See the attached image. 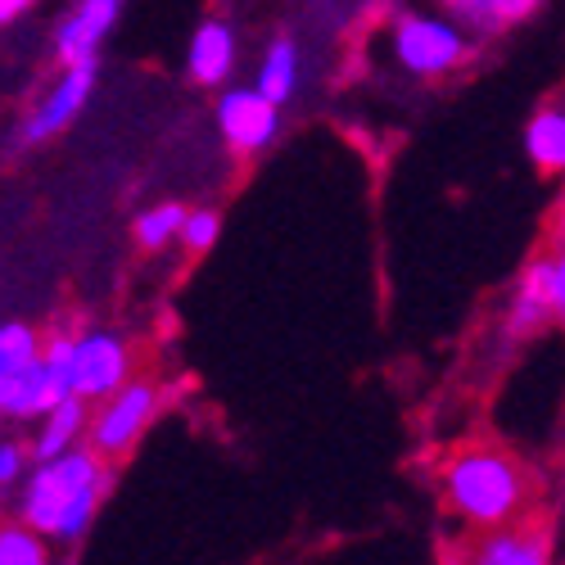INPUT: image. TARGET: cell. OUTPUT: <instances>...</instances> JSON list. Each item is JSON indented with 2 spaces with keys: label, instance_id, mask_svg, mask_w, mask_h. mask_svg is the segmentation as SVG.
<instances>
[{
  "label": "cell",
  "instance_id": "obj_1",
  "mask_svg": "<svg viewBox=\"0 0 565 565\" xmlns=\"http://www.w3.org/2000/svg\"><path fill=\"white\" fill-rule=\"evenodd\" d=\"M109 484H114V461L77 444L51 461H32L28 480L14 489V515L55 547H77L96 525Z\"/></svg>",
  "mask_w": 565,
  "mask_h": 565
},
{
  "label": "cell",
  "instance_id": "obj_2",
  "mask_svg": "<svg viewBox=\"0 0 565 565\" xmlns=\"http://www.w3.org/2000/svg\"><path fill=\"white\" fill-rule=\"evenodd\" d=\"M439 498L470 534L521 525L534 502L530 466L502 444H461L439 466Z\"/></svg>",
  "mask_w": 565,
  "mask_h": 565
},
{
  "label": "cell",
  "instance_id": "obj_3",
  "mask_svg": "<svg viewBox=\"0 0 565 565\" xmlns=\"http://www.w3.org/2000/svg\"><path fill=\"white\" fill-rule=\"evenodd\" d=\"M381 51L407 82H444L476 64L480 41L435 6H398L381 28Z\"/></svg>",
  "mask_w": 565,
  "mask_h": 565
},
{
  "label": "cell",
  "instance_id": "obj_4",
  "mask_svg": "<svg viewBox=\"0 0 565 565\" xmlns=\"http://www.w3.org/2000/svg\"><path fill=\"white\" fill-rule=\"evenodd\" d=\"M159 412H163V385L154 375L136 371L118 394H109L105 403L90 407L86 448H96L105 461H122L140 439H146V430L159 420Z\"/></svg>",
  "mask_w": 565,
  "mask_h": 565
},
{
  "label": "cell",
  "instance_id": "obj_5",
  "mask_svg": "<svg viewBox=\"0 0 565 565\" xmlns=\"http://www.w3.org/2000/svg\"><path fill=\"white\" fill-rule=\"evenodd\" d=\"M136 375V349L122 331L109 326H86L73 331V358H68V394L86 398L90 407L118 394Z\"/></svg>",
  "mask_w": 565,
  "mask_h": 565
},
{
  "label": "cell",
  "instance_id": "obj_6",
  "mask_svg": "<svg viewBox=\"0 0 565 565\" xmlns=\"http://www.w3.org/2000/svg\"><path fill=\"white\" fill-rule=\"evenodd\" d=\"M213 122H217L222 146L235 159H258L276 146L280 127H286V109L271 105L254 82H231L213 100Z\"/></svg>",
  "mask_w": 565,
  "mask_h": 565
},
{
  "label": "cell",
  "instance_id": "obj_7",
  "mask_svg": "<svg viewBox=\"0 0 565 565\" xmlns=\"http://www.w3.org/2000/svg\"><path fill=\"white\" fill-rule=\"evenodd\" d=\"M96 86H100V60L60 64V77L41 90L36 105L28 109V118L19 122V146L23 150H36V146H45V140L64 136L82 118V109L90 105Z\"/></svg>",
  "mask_w": 565,
  "mask_h": 565
},
{
  "label": "cell",
  "instance_id": "obj_8",
  "mask_svg": "<svg viewBox=\"0 0 565 565\" xmlns=\"http://www.w3.org/2000/svg\"><path fill=\"white\" fill-rule=\"evenodd\" d=\"M235 68H241V28L226 14L200 19L191 41H185V77L217 96L222 86L235 82Z\"/></svg>",
  "mask_w": 565,
  "mask_h": 565
},
{
  "label": "cell",
  "instance_id": "obj_9",
  "mask_svg": "<svg viewBox=\"0 0 565 565\" xmlns=\"http://www.w3.org/2000/svg\"><path fill=\"white\" fill-rule=\"evenodd\" d=\"M127 0H73L68 14L55 28V64H77V60H100L105 41L114 36L118 19H122Z\"/></svg>",
  "mask_w": 565,
  "mask_h": 565
},
{
  "label": "cell",
  "instance_id": "obj_10",
  "mask_svg": "<svg viewBox=\"0 0 565 565\" xmlns=\"http://www.w3.org/2000/svg\"><path fill=\"white\" fill-rule=\"evenodd\" d=\"M547 326H556L552 317V290H547V263L543 254L525 267V276L515 280V290L502 308V321H498V340L502 344H525L534 340L539 331H547Z\"/></svg>",
  "mask_w": 565,
  "mask_h": 565
},
{
  "label": "cell",
  "instance_id": "obj_11",
  "mask_svg": "<svg viewBox=\"0 0 565 565\" xmlns=\"http://www.w3.org/2000/svg\"><path fill=\"white\" fill-rule=\"evenodd\" d=\"M466 565H556L552 539L539 525H502L466 543Z\"/></svg>",
  "mask_w": 565,
  "mask_h": 565
},
{
  "label": "cell",
  "instance_id": "obj_12",
  "mask_svg": "<svg viewBox=\"0 0 565 565\" xmlns=\"http://www.w3.org/2000/svg\"><path fill=\"white\" fill-rule=\"evenodd\" d=\"M430 6L457 19L476 41H498L521 23H530L543 10V0H430Z\"/></svg>",
  "mask_w": 565,
  "mask_h": 565
},
{
  "label": "cell",
  "instance_id": "obj_13",
  "mask_svg": "<svg viewBox=\"0 0 565 565\" xmlns=\"http://www.w3.org/2000/svg\"><path fill=\"white\" fill-rule=\"evenodd\" d=\"M263 96L271 105H295L299 100V90H303V45L295 32H276L267 45H263V55L254 64V77H249Z\"/></svg>",
  "mask_w": 565,
  "mask_h": 565
},
{
  "label": "cell",
  "instance_id": "obj_14",
  "mask_svg": "<svg viewBox=\"0 0 565 565\" xmlns=\"http://www.w3.org/2000/svg\"><path fill=\"white\" fill-rule=\"evenodd\" d=\"M64 398H68L64 375H55L45 362H32L28 371L6 375V412H10V420H32L36 426V420L45 412H55Z\"/></svg>",
  "mask_w": 565,
  "mask_h": 565
},
{
  "label": "cell",
  "instance_id": "obj_15",
  "mask_svg": "<svg viewBox=\"0 0 565 565\" xmlns=\"http://www.w3.org/2000/svg\"><path fill=\"white\" fill-rule=\"evenodd\" d=\"M521 146H525V159L543 177H565V90L543 100L530 114V122L521 131Z\"/></svg>",
  "mask_w": 565,
  "mask_h": 565
},
{
  "label": "cell",
  "instance_id": "obj_16",
  "mask_svg": "<svg viewBox=\"0 0 565 565\" xmlns=\"http://www.w3.org/2000/svg\"><path fill=\"white\" fill-rule=\"evenodd\" d=\"M86 426H90V403L77 398V394H68L55 412H45V416L36 420V435H32V444H28V448H32V461H51V457H60V452L86 444Z\"/></svg>",
  "mask_w": 565,
  "mask_h": 565
},
{
  "label": "cell",
  "instance_id": "obj_17",
  "mask_svg": "<svg viewBox=\"0 0 565 565\" xmlns=\"http://www.w3.org/2000/svg\"><path fill=\"white\" fill-rule=\"evenodd\" d=\"M185 213H191V209L177 204V200H163V204L140 209V213L131 217V241H136V249H140V254H163V249H172V245L181 241Z\"/></svg>",
  "mask_w": 565,
  "mask_h": 565
},
{
  "label": "cell",
  "instance_id": "obj_18",
  "mask_svg": "<svg viewBox=\"0 0 565 565\" xmlns=\"http://www.w3.org/2000/svg\"><path fill=\"white\" fill-rule=\"evenodd\" d=\"M0 565H60V561H55V543L28 530L14 515V521H0Z\"/></svg>",
  "mask_w": 565,
  "mask_h": 565
},
{
  "label": "cell",
  "instance_id": "obj_19",
  "mask_svg": "<svg viewBox=\"0 0 565 565\" xmlns=\"http://www.w3.org/2000/svg\"><path fill=\"white\" fill-rule=\"evenodd\" d=\"M45 335L28 321H0V375H19L32 362H41Z\"/></svg>",
  "mask_w": 565,
  "mask_h": 565
},
{
  "label": "cell",
  "instance_id": "obj_20",
  "mask_svg": "<svg viewBox=\"0 0 565 565\" xmlns=\"http://www.w3.org/2000/svg\"><path fill=\"white\" fill-rule=\"evenodd\" d=\"M217 241H222V213L209 209V204H195L191 213H185V226H181V241L177 245L191 254V258H204V254L217 249Z\"/></svg>",
  "mask_w": 565,
  "mask_h": 565
},
{
  "label": "cell",
  "instance_id": "obj_21",
  "mask_svg": "<svg viewBox=\"0 0 565 565\" xmlns=\"http://www.w3.org/2000/svg\"><path fill=\"white\" fill-rule=\"evenodd\" d=\"M32 470V448L14 444V439H0V489H19Z\"/></svg>",
  "mask_w": 565,
  "mask_h": 565
},
{
  "label": "cell",
  "instance_id": "obj_22",
  "mask_svg": "<svg viewBox=\"0 0 565 565\" xmlns=\"http://www.w3.org/2000/svg\"><path fill=\"white\" fill-rule=\"evenodd\" d=\"M543 263H547V290H552V317H556V326L565 331V241L561 245H552L547 254H543Z\"/></svg>",
  "mask_w": 565,
  "mask_h": 565
},
{
  "label": "cell",
  "instance_id": "obj_23",
  "mask_svg": "<svg viewBox=\"0 0 565 565\" xmlns=\"http://www.w3.org/2000/svg\"><path fill=\"white\" fill-rule=\"evenodd\" d=\"M41 6V0H0V28H14V23H23L32 10Z\"/></svg>",
  "mask_w": 565,
  "mask_h": 565
},
{
  "label": "cell",
  "instance_id": "obj_24",
  "mask_svg": "<svg viewBox=\"0 0 565 565\" xmlns=\"http://www.w3.org/2000/svg\"><path fill=\"white\" fill-rule=\"evenodd\" d=\"M0 420H10V412H6V375H0Z\"/></svg>",
  "mask_w": 565,
  "mask_h": 565
}]
</instances>
